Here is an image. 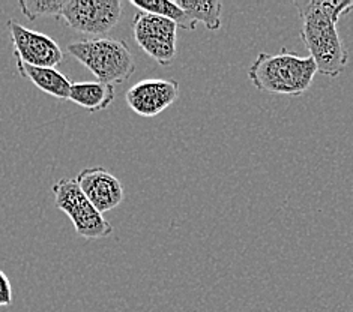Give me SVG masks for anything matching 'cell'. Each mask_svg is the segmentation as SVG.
<instances>
[{"label": "cell", "instance_id": "6da1fadb", "mask_svg": "<svg viewBox=\"0 0 353 312\" xmlns=\"http://www.w3.org/2000/svg\"><path fill=\"white\" fill-rule=\"evenodd\" d=\"M301 17V39L317 72L335 79L346 70L349 52L337 32L343 15L353 11V0H301L293 3Z\"/></svg>", "mask_w": 353, "mask_h": 312}, {"label": "cell", "instance_id": "7a4b0ae2", "mask_svg": "<svg viewBox=\"0 0 353 312\" xmlns=\"http://www.w3.org/2000/svg\"><path fill=\"white\" fill-rule=\"evenodd\" d=\"M317 74L310 56H299L288 48L280 53H260L248 70V79L260 92L272 95L301 96L311 87Z\"/></svg>", "mask_w": 353, "mask_h": 312}, {"label": "cell", "instance_id": "3957f363", "mask_svg": "<svg viewBox=\"0 0 353 312\" xmlns=\"http://www.w3.org/2000/svg\"><path fill=\"white\" fill-rule=\"evenodd\" d=\"M68 53L105 84H122L131 79L136 63L128 44L112 38H90L72 42Z\"/></svg>", "mask_w": 353, "mask_h": 312}, {"label": "cell", "instance_id": "277c9868", "mask_svg": "<svg viewBox=\"0 0 353 312\" xmlns=\"http://www.w3.org/2000/svg\"><path fill=\"white\" fill-rule=\"evenodd\" d=\"M56 209L70 218L75 233L85 239H104L113 233L112 224L94 207L75 179L57 180L53 188Z\"/></svg>", "mask_w": 353, "mask_h": 312}, {"label": "cell", "instance_id": "5b68a950", "mask_svg": "<svg viewBox=\"0 0 353 312\" xmlns=\"http://www.w3.org/2000/svg\"><path fill=\"white\" fill-rule=\"evenodd\" d=\"M122 15L119 0H65L61 17L75 32L104 37L116 28Z\"/></svg>", "mask_w": 353, "mask_h": 312}, {"label": "cell", "instance_id": "8992f818", "mask_svg": "<svg viewBox=\"0 0 353 312\" xmlns=\"http://www.w3.org/2000/svg\"><path fill=\"white\" fill-rule=\"evenodd\" d=\"M134 39L139 47L161 66H170L176 56L178 26L164 17L139 11L132 20Z\"/></svg>", "mask_w": 353, "mask_h": 312}, {"label": "cell", "instance_id": "52a82bcc", "mask_svg": "<svg viewBox=\"0 0 353 312\" xmlns=\"http://www.w3.org/2000/svg\"><path fill=\"white\" fill-rule=\"evenodd\" d=\"M8 29L17 61L39 68H56L63 61L61 47L44 33L24 28L15 20H8Z\"/></svg>", "mask_w": 353, "mask_h": 312}, {"label": "cell", "instance_id": "ba28073f", "mask_svg": "<svg viewBox=\"0 0 353 312\" xmlns=\"http://www.w3.org/2000/svg\"><path fill=\"white\" fill-rule=\"evenodd\" d=\"M179 98V83L172 79H146L131 86L125 95L128 107L141 117H155Z\"/></svg>", "mask_w": 353, "mask_h": 312}, {"label": "cell", "instance_id": "9c48e42d", "mask_svg": "<svg viewBox=\"0 0 353 312\" xmlns=\"http://www.w3.org/2000/svg\"><path fill=\"white\" fill-rule=\"evenodd\" d=\"M75 180L99 214L108 212L123 201L125 192L121 180L103 167L85 168Z\"/></svg>", "mask_w": 353, "mask_h": 312}, {"label": "cell", "instance_id": "30bf717a", "mask_svg": "<svg viewBox=\"0 0 353 312\" xmlns=\"http://www.w3.org/2000/svg\"><path fill=\"white\" fill-rule=\"evenodd\" d=\"M71 103L80 105L88 112H103L114 101V86L101 81H75L71 84Z\"/></svg>", "mask_w": 353, "mask_h": 312}, {"label": "cell", "instance_id": "8fae6325", "mask_svg": "<svg viewBox=\"0 0 353 312\" xmlns=\"http://www.w3.org/2000/svg\"><path fill=\"white\" fill-rule=\"evenodd\" d=\"M17 70L23 79L30 80L39 90L57 99H68L72 83L61 71L56 68H39L20 61H17Z\"/></svg>", "mask_w": 353, "mask_h": 312}, {"label": "cell", "instance_id": "7c38bea8", "mask_svg": "<svg viewBox=\"0 0 353 312\" xmlns=\"http://www.w3.org/2000/svg\"><path fill=\"white\" fill-rule=\"evenodd\" d=\"M181 10L194 23H203L208 30L216 32L221 29L220 0H176Z\"/></svg>", "mask_w": 353, "mask_h": 312}, {"label": "cell", "instance_id": "4fadbf2b", "mask_svg": "<svg viewBox=\"0 0 353 312\" xmlns=\"http://www.w3.org/2000/svg\"><path fill=\"white\" fill-rule=\"evenodd\" d=\"M131 5L136 6L139 11L155 14L164 17L167 20H172L176 26L183 30H196L197 23L192 21L185 14L176 2L170 0H131Z\"/></svg>", "mask_w": 353, "mask_h": 312}, {"label": "cell", "instance_id": "5bb4252c", "mask_svg": "<svg viewBox=\"0 0 353 312\" xmlns=\"http://www.w3.org/2000/svg\"><path fill=\"white\" fill-rule=\"evenodd\" d=\"M65 0H21L19 8L30 21L41 17H61Z\"/></svg>", "mask_w": 353, "mask_h": 312}, {"label": "cell", "instance_id": "9a60e30c", "mask_svg": "<svg viewBox=\"0 0 353 312\" xmlns=\"http://www.w3.org/2000/svg\"><path fill=\"white\" fill-rule=\"evenodd\" d=\"M12 305V285L10 278L3 271H0V308Z\"/></svg>", "mask_w": 353, "mask_h": 312}]
</instances>
